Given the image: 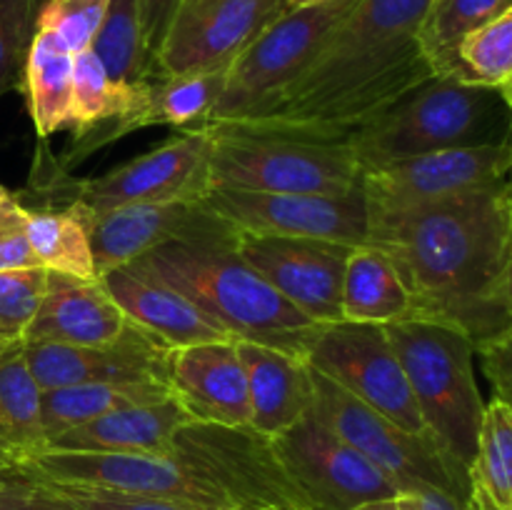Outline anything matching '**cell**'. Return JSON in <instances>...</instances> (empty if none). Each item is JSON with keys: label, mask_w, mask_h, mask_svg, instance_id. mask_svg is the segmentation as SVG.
<instances>
[{"label": "cell", "mask_w": 512, "mask_h": 510, "mask_svg": "<svg viewBox=\"0 0 512 510\" xmlns=\"http://www.w3.org/2000/svg\"><path fill=\"white\" fill-rule=\"evenodd\" d=\"M73 58L48 30H35L25 58L23 85L40 138L73 128Z\"/></svg>", "instance_id": "4316f807"}, {"label": "cell", "mask_w": 512, "mask_h": 510, "mask_svg": "<svg viewBox=\"0 0 512 510\" xmlns=\"http://www.w3.org/2000/svg\"><path fill=\"white\" fill-rule=\"evenodd\" d=\"M190 420L193 418L188 410L170 395L155 403L130 405L75 425L50 440L45 450L168 455L173 450L175 433Z\"/></svg>", "instance_id": "cb8c5ba5"}, {"label": "cell", "mask_w": 512, "mask_h": 510, "mask_svg": "<svg viewBox=\"0 0 512 510\" xmlns=\"http://www.w3.org/2000/svg\"><path fill=\"white\" fill-rule=\"evenodd\" d=\"M10 478H15V465L10 463V460L5 458L3 453H0V485H3L5 480H10Z\"/></svg>", "instance_id": "bcb514c9"}, {"label": "cell", "mask_w": 512, "mask_h": 510, "mask_svg": "<svg viewBox=\"0 0 512 510\" xmlns=\"http://www.w3.org/2000/svg\"><path fill=\"white\" fill-rule=\"evenodd\" d=\"M78 208L88 228L98 275L125 268L160 245L185 243L235 248L240 235L233 225L218 218L200 200L133 203L100 213H93L83 205Z\"/></svg>", "instance_id": "5bb4252c"}, {"label": "cell", "mask_w": 512, "mask_h": 510, "mask_svg": "<svg viewBox=\"0 0 512 510\" xmlns=\"http://www.w3.org/2000/svg\"><path fill=\"white\" fill-rule=\"evenodd\" d=\"M470 510H495V508L483 498V495L470 490Z\"/></svg>", "instance_id": "7dc6e473"}, {"label": "cell", "mask_w": 512, "mask_h": 510, "mask_svg": "<svg viewBox=\"0 0 512 510\" xmlns=\"http://www.w3.org/2000/svg\"><path fill=\"white\" fill-rule=\"evenodd\" d=\"M170 453L230 500L233 510H318L280 460L270 435L250 425L190 420Z\"/></svg>", "instance_id": "ba28073f"}, {"label": "cell", "mask_w": 512, "mask_h": 510, "mask_svg": "<svg viewBox=\"0 0 512 510\" xmlns=\"http://www.w3.org/2000/svg\"><path fill=\"white\" fill-rule=\"evenodd\" d=\"M430 5L358 0L310 68L263 113L235 123L348 140L358 125L435 75L420 45Z\"/></svg>", "instance_id": "7a4b0ae2"}, {"label": "cell", "mask_w": 512, "mask_h": 510, "mask_svg": "<svg viewBox=\"0 0 512 510\" xmlns=\"http://www.w3.org/2000/svg\"><path fill=\"white\" fill-rule=\"evenodd\" d=\"M100 280L128 315V320L158 335L170 348H185V345L210 343V340H233L218 320L190 303L173 285L138 265L108 270L100 275Z\"/></svg>", "instance_id": "44dd1931"}, {"label": "cell", "mask_w": 512, "mask_h": 510, "mask_svg": "<svg viewBox=\"0 0 512 510\" xmlns=\"http://www.w3.org/2000/svg\"><path fill=\"white\" fill-rule=\"evenodd\" d=\"M235 250L310 320L320 325L343 320V278L353 253L350 245L240 233Z\"/></svg>", "instance_id": "ac0fdd59"}, {"label": "cell", "mask_w": 512, "mask_h": 510, "mask_svg": "<svg viewBox=\"0 0 512 510\" xmlns=\"http://www.w3.org/2000/svg\"><path fill=\"white\" fill-rule=\"evenodd\" d=\"M512 138V108L503 90L433 75L348 135L360 168L415 155Z\"/></svg>", "instance_id": "277c9868"}, {"label": "cell", "mask_w": 512, "mask_h": 510, "mask_svg": "<svg viewBox=\"0 0 512 510\" xmlns=\"http://www.w3.org/2000/svg\"><path fill=\"white\" fill-rule=\"evenodd\" d=\"M440 78L480 88L512 85V8L458 40Z\"/></svg>", "instance_id": "1f68e13d"}, {"label": "cell", "mask_w": 512, "mask_h": 510, "mask_svg": "<svg viewBox=\"0 0 512 510\" xmlns=\"http://www.w3.org/2000/svg\"><path fill=\"white\" fill-rule=\"evenodd\" d=\"M280 460L318 510H353L395 498L398 485L313 413L273 435Z\"/></svg>", "instance_id": "2e32d148"}, {"label": "cell", "mask_w": 512, "mask_h": 510, "mask_svg": "<svg viewBox=\"0 0 512 510\" xmlns=\"http://www.w3.org/2000/svg\"><path fill=\"white\" fill-rule=\"evenodd\" d=\"M398 498L403 510H470V498H460L450 490L430 488V485L405 490Z\"/></svg>", "instance_id": "7bdbcfd3"}, {"label": "cell", "mask_w": 512, "mask_h": 510, "mask_svg": "<svg viewBox=\"0 0 512 510\" xmlns=\"http://www.w3.org/2000/svg\"><path fill=\"white\" fill-rule=\"evenodd\" d=\"M503 303L508 308V315L512 318V258L508 260V268H505V278H503Z\"/></svg>", "instance_id": "f6af8a7d"}, {"label": "cell", "mask_w": 512, "mask_h": 510, "mask_svg": "<svg viewBox=\"0 0 512 510\" xmlns=\"http://www.w3.org/2000/svg\"><path fill=\"white\" fill-rule=\"evenodd\" d=\"M0 510H83L55 488L25 478H10L0 485Z\"/></svg>", "instance_id": "ab89813d"}, {"label": "cell", "mask_w": 512, "mask_h": 510, "mask_svg": "<svg viewBox=\"0 0 512 510\" xmlns=\"http://www.w3.org/2000/svg\"><path fill=\"white\" fill-rule=\"evenodd\" d=\"M503 93H505V98H508V103H510V108H512V85H510V88H505Z\"/></svg>", "instance_id": "816d5d0a"}, {"label": "cell", "mask_w": 512, "mask_h": 510, "mask_svg": "<svg viewBox=\"0 0 512 510\" xmlns=\"http://www.w3.org/2000/svg\"><path fill=\"white\" fill-rule=\"evenodd\" d=\"M23 208L25 235H28L30 250L40 268H45L48 273L73 275V278L83 280L100 278L95 270L85 218L78 205L68 203V208L63 210L28 208V205Z\"/></svg>", "instance_id": "f546056e"}, {"label": "cell", "mask_w": 512, "mask_h": 510, "mask_svg": "<svg viewBox=\"0 0 512 510\" xmlns=\"http://www.w3.org/2000/svg\"><path fill=\"white\" fill-rule=\"evenodd\" d=\"M353 510H403V505H400V498H398V495H395V498L370 500V503L358 505V508H353Z\"/></svg>", "instance_id": "ee69618b"}, {"label": "cell", "mask_w": 512, "mask_h": 510, "mask_svg": "<svg viewBox=\"0 0 512 510\" xmlns=\"http://www.w3.org/2000/svg\"><path fill=\"white\" fill-rule=\"evenodd\" d=\"M250 398V428L278 435L310 415L315 400L313 370L303 358L248 340H235Z\"/></svg>", "instance_id": "603a6c76"}, {"label": "cell", "mask_w": 512, "mask_h": 510, "mask_svg": "<svg viewBox=\"0 0 512 510\" xmlns=\"http://www.w3.org/2000/svg\"><path fill=\"white\" fill-rule=\"evenodd\" d=\"M228 80V68L210 73L155 75L140 83L130 113L110 135V143L150 128V125H173V128H198L208 123L218 105Z\"/></svg>", "instance_id": "d4e9b609"}, {"label": "cell", "mask_w": 512, "mask_h": 510, "mask_svg": "<svg viewBox=\"0 0 512 510\" xmlns=\"http://www.w3.org/2000/svg\"><path fill=\"white\" fill-rule=\"evenodd\" d=\"M110 0H45L35 15V30H48L70 55L90 48Z\"/></svg>", "instance_id": "d590c367"}, {"label": "cell", "mask_w": 512, "mask_h": 510, "mask_svg": "<svg viewBox=\"0 0 512 510\" xmlns=\"http://www.w3.org/2000/svg\"><path fill=\"white\" fill-rule=\"evenodd\" d=\"M10 200H13V193H10V190H5L3 185H0V208H3L5 203H10Z\"/></svg>", "instance_id": "681fc988"}, {"label": "cell", "mask_w": 512, "mask_h": 510, "mask_svg": "<svg viewBox=\"0 0 512 510\" xmlns=\"http://www.w3.org/2000/svg\"><path fill=\"white\" fill-rule=\"evenodd\" d=\"M168 383L173 398L198 423L250 425L248 378L235 340L173 348Z\"/></svg>", "instance_id": "ffe728a7"}, {"label": "cell", "mask_w": 512, "mask_h": 510, "mask_svg": "<svg viewBox=\"0 0 512 510\" xmlns=\"http://www.w3.org/2000/svg\"><path fill=\"white\" fill-rule=\"evenodd\" d=\"M210 190L245 193L348 195L363 188V168L348 140L313 138L290 130L240 123H205Z\"/></svg>", "instance_id": "5b68a950"}, {"label": "cell", "mask_w": 512, "mask_h": 510, "mask_svg": "<svg viewBox=\"0 0 512 510\" xmlns=\"http://www.w3.org/2000/svg\"><path fill=\"white\" fill-rule=\"evenodd\" d=\"M470 490L483 495L495 510H512V410L498 398L485 405L470 465Z\"/></svg>", "instance_id": "d6a6232c"}, {"label": "cell", "mask_w": 512, "mask_h": 510, "mask_svg": "<svg viewBox=\"0 0 512 510\" xmlns=\"http://www.w3.org/2000/svg\"><path fill=\"white\" fill-rule=\"evenodd\" d=\"M512 183V138L503 143L438 150L363 170L373 215H395Z\"/></svg>", "instance_id": "8fae6325"}, {"label": "cell", "mask_w": 512, "mask_h": 510, "mask_svg": "<svg viewBox=\"0 0 512 510\" xmlns=\"http://www.w3.org/2000/svg\"><path fill=\"white\" fill-rule=\"evenodd\" d=\"M510 258H512V183H510Z\"/></svg>", "instance_id": "f907efd6"}, {"label": "cell", "mask_w": 512, "mask_h": 510, "mask_svg": "<svg viewBox=\"0 0 512 510\" xmlns=\"http://www.w3.org/2000/svg\"><path fill=\"white\" fill-rule=\"evenodd\" d=\"M512 8V0H433L420 30V45L435 75L443 73L463 35Z\"/></svg>", "instance_id": "836d02e7"}, {"label": "cell", "mask_w": 512, "mask_h": 510, "mask_svg": "<svg viewBox=\"0 0 512 510\" xmlns=\"http://www.w3.org/2000/svg\"><path fill=\"white\" fill-rule=\"evenodd\" d=\"M90 50L98 55L113 83L133 85L155 78L140 20V0H110Z\"/></svg>", "instance_id": "4dcf8cb0"}, {"label": "cell", "mask_w": 512, "mask_h": 510, "mask_svg": "<svg viewBox=\"0 0 512 510\" xmlns=\"http://www.w3.org/2000/svg\"><path fill=\"white\" fill-rule=\"evenodd\" d=\"M38 0H0V98L23 85Z\"/></svg>", "instance_id": "8d00e7d4"}, {"label": "cell", "mask_w": 512, "mask_h": 510, "mask_svg": "<svg viewBox=\"0 0 512 510\" xmlns=\"http://www.w3.org/2000/svg\"><path fill=\"white\" fill-rule=\"evenodd\" d=\"M405 370L430 440L450 465L470 478L485 400L475 380V343L460 330L433 320L385 325Z\"/></svg>", "instance_id": "8992f818"}, {"label": "cell", "mask_w": 512, "mask_h": 510, "mask_svg": "<svg viewBox=\"0 0 512 510\" xmlns=\"http://www.w3.org/2000/svg\"><path fill=\"white\" fill-rule=\"evenodd\" d=\"M285 10L288 0H185L155 55V75L230 68Z\"/></svg>", "instance_id": "e0dca14e"}, {"label": "cell", "mask_w": 512, "mask_h": 510, "mask_svg": "<svg viewBox=\"0 0 512 510\" xmlns=\"http://www.w3.org/2000/svg\"><path fill=\"white\" fill-rule=\"evenodd\" d=\"M123 313L103 280L48 273L43 303L25 340H53L65 345H110L128 330Z\"/></svg>", "instance_id": "7402d4cb"}, {"label": "cell", "mask_w": 512, "mask_h": 510, "mask_svg": "<svg viewBox=\"0 0 512 510\" xmlns=\"http://www.w3.org/2000/svg\"><path fill=\"white\" fill-rule=\"evenodd\" d=\"M413 318V298L393 260L375 245L350 253L343 278V320L390 325Z\"/></svg>", "instance_id": "484cf974"}, {"label": "cell", "mask_w": 512, "mask_h": 510, "mask_svg": "<svg viewBox=\"0 0 512 510\" xmlns=\"http://www.w3.org/2000/svg\"><path fill=\"white\" fill-rule=\"evenodd\" d=\"M48 283L45 268L0 273V353L23 345Z\"/></svg>", "instance_id": "e575fe53"}, {"label": "cell", "mask_w": 512, "mask_h": 510, "mask_svg": "<svg viewBox=\"0 0 512 510\" xmlns=\"http://www.w3.org/2000/svg\"><path fill=\"white\" fill-rule=\"evenodd\" d=\"M183 3H185V0H183Z\"/></svg>", "instance_id": "f5cc1de1"}, {"label": "cell", "mask_w": 512, "mask_h": 510, "mask_svg": "<svg viewBox=\"0 0 512 510\" xmlns=\"http://www.w3.org/2000/svg\"><path fill=\"white\" fill-rule=\"evenodd\" d=\"M170 385L163 380H105V383H80L43 393L45 440L58 438L65 430L100 418L130 405L155 403L170 398ZM48 448V445H45Z\"/></svg>", "instance_id": "f1b7e54d"}, {"label": "cell", "mask_w": 512, "mask_h": 510, "mask_svg": "<svg viewBox=\"0 0 512 510\" xmlns=\"http://www.w3.org/2000/svg\"><path fill=\"white\" fill-rule=\"evenodd\" d=\"M15 475L48 485L110 490V493L163 498L213 510H233L230 500L183 460L150 453H78L43 450L15 465Z\"/></svg>", "instance_id": "30bf717a"}, {"label": "cell", "mask_w": 512, "mask_h": 510, "mask_svg": "<svg viewBox=\"0 0 512 510\" xmlns=\"http://www.w3.org/2000/svg\"><path fill=\"white\" fill-rule=\"evenodd\" d=\"M200 203L238 233L330 240L350 248L370 243V210L363 188L348 195L210 190Z\"/></svg>", "instance_id": "4fadbf2b"}, {"label": "cell", "mask_w": 512, "mask_h": 510, "mask_svg": "<svg viewBox=\"0 0 512 510\" xmlns=\"http://www.w3.org/2000/svg\"><path fill=\"white\" fill-rule=\"evenodd\" d=\"M358 0L290 8L268 25L228 68V80L208 123H235L263 113L323 50Z\"/></svg>", "instance_id": "52a82bcc"}, {"label": "cell", "mask_w": 512, "mask_h": 510, "mask_svg": "<svg viewBox=\"0 0 512 510\" xmlns=\"http://www.w3.org/2000/svg\"><path fill=\"white\" fill-rule=\"evenodd\" d=\"M218 320L233 340L308 358L325 325L290 305L235 248L168 243L135 263Z\"/></svg>", "instance_id": "3957f363"}, {"label": "cell", "mask_w": 512, "mask_h": 510, "mask_svg": "<svg viewBox=\"0 0 512 510\" xmlns=\"http://www.w3.org/2000/svg\"><path fill=\"white\" fill-rule=\"evenodd\" d=\"M43 390L30 375L23 345L0 353V453L13 465L43 453Z\"/></svg>", "instance_id": "83f0119b"}, {"label": "cell", "mask_w": 512, "mask_h": 510, "mask_svg": "<svg viewBox=\"0 0 512 510\" xmlns=\"http://www.w3.org/2000/svg\"><path fill=\"white\" fill-rule=\"evenodd\" d=\"M50 488L63 493L65 498H70L83 510H213V508H200V505L178 503V500L140 498V495H123V493H110V490H93V488H73V485H50Z\"/></svg>", "instance_id": "74e56055"}, {"label": "cell", "mask_w": 512, "mask_h": 510, "mask_svg": "<svg viewBox=\"0 0 512 510\" xmlns=\"http://www.w3.org/2000/svg\"><path fill=\"white\" fill-rule=\"evenodd\" d=\"M398 268L413 318L450 325L478 348L512 323L503 303L510 185L370 218V243Z\"/></svg>", "instance_id": "6da1fadb"}, {"label": "cell", "mask_w": 512, "mask_h": 510, "mask_svg": "<svg viewBox=\"0 0 512 510\" xmlns=\"http://www.w3.org/2000/svg\"><path fill=\"white\" fill-rule=\"evenodd\" d=\"M313 370V368H310ZM315 400L310 413L383 470L400 493L430 485L470 498V478L453 468L428 435L410 433L348 390L313 370Z\"/></svg>", "instance_id": "9c48e42d"}, {"label": "cell", "mask_w": 512, "mask_h": 510, "mask_svg": "<svg viewBox=\"0 0 512 510\" xmlns=\"http://www.w3.org/2000/svg\"><path fill=\"white\" fill-rule=\"evenodd\" d=\"M208 125L180 128L178 135L158 148L118 165L98 178L73 180L70 203L100 213L120 205L163 203V200H200L208 193Z\"/></svg>", "instance_id": "9a60e30c"}, {"label": "cell", "mask_w": 512, "mask_h": 510, "mask_svg": "<svg viewBox=\"0 0 512 510\" xmlns=\"http://www.w3.org/2000/svg\"><path fill=\"white\" fill-rule=\"evenodd\" d=\"M180 5H183V0H140V20H143L145 45H148L153 65L155 55H158L160 45H163L165 35H168L175 15H178Z\"/></svg>", "instance_id": "b9f144b4"}, {"label": "cell", "mask_w": 512, "mask_h": 510, "mask_svg": "<svg viewBox=\"0 0 512 510\" xmlns=\"http://www.w3.org/2000/svg\"><path fill=\"white\" fill-rule=\"evenodd\" d=\"M305 363L400 428L428 435L385 325L348 320L325 325Z\"/></svg>", "instance_id": "7c38bea8"}, {"label": "cell", "mask_w": 512, "mask_h": 510, "mask_svg": "<svg viewBox=\"0 0 512 510\" xmlns=\"http://www.w3.org/2000/svg\"><path fill=\"white\" fill-rule=\"evenodd\" d=\"M25 208L13 195L10 203L0 208V273L8 270L40 268L25 235Z\"/></svg>", "instance_id": "f35d334b"}, {"label": "cell", "mask_w": 512, "mask_h": 510, "mask_svg": "<svg viewBox=\"0 0 512 510\" xmlns=\"http://www.w3.org/2000/svg\"><path fill=\"white\" fill-rule=\"evenodd\" d=\"M485 375L495 390V398L512 410V323L475 348Z\"/></svg>", "instance_id": "60d3db41"}, {"label": "cell", "mask_w": 512, "mask_h": 510, "mask_svg": "<svg viewBox=\"0 0 512 510\" xmlns=\"http://www.w3.org/2000/svg\"><path fill=\"white\" fill-rule=\"evenodd\" d=\"M170 345L130 320L110 345H65L25 340L23 358L38 388L55 390L105 380H163L168 383ZM170 385V383H168Z\"/></svg>", "instance_id": "d6986e66"}, {"label": "cell", "mask_w": 512, "mask_h": 510, "mask_svg": "<svg viewBox=\"0 0 512 510\" xmlns=\"http://www.w3.org/2000/svg\"><path fill=\"white\" fill-rule=\"evenodd\" d=\"M320 3H330V0H288V10L290 8H305V5H320Z\"/></svg>", "instance_id": "c3c4849f"}]
</instances>
